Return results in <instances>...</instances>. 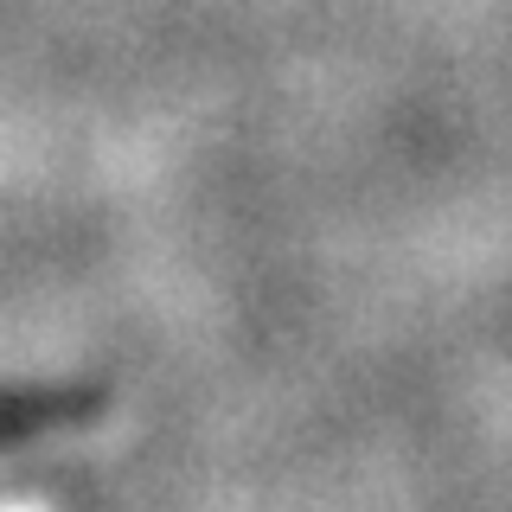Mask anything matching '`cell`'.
Returning a JSON list of instances; mask_svg holds the SVG:
<instances>
[{
  "mask_svg": "<svg viewBox=\"0 0 512 512\" xmlns=\"http://www.w3.org/2000/svg\"><path fill=\"white\" fill-rule=\"evenodd\" d=\"M96 404L90 391H0V442H26L52 423H71Z\"/></svg>",
  "mask_w": 512,
  "mask_h": 512,
  "instance_id": "1",
  "label": "cell"
}]
</instances>
